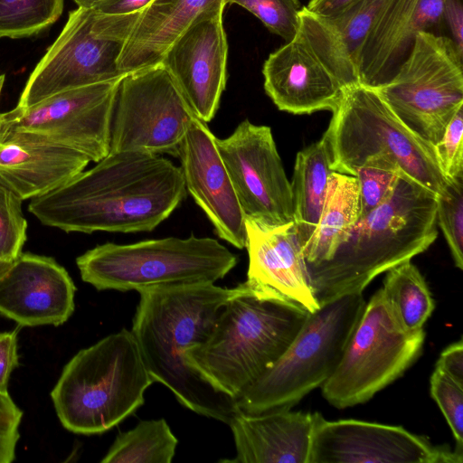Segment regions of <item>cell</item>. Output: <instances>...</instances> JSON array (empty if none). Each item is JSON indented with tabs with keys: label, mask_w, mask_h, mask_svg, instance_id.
Segmentation results:
<instances>
[{
	"label": "cell",
	"mask_w": 463,
	"mask_h": 463,
	"mask_svg": "<svg viewBox=\"0 0 463 463\" xmlns=\"http://www.w3.org/2000/svg\"><path fill=\"white\" fill-rule=\"evenodd\" d=\"M402 174L393 161L383 156L369 157L355 169L353 176L358 182L360 217L377 208L391 195Z\"/></svg>",
	"instance_id": "cell-31"
},
{
	"label": "cell",
	"mask_w": 463,
	"mask_h": 463,
	"mask_svg": "<svg viewBox=\"0 0 463 463\" xmlns=\"http://www.w3.org/2000/svg\"><path fill=\"white\" fill-rule=\"evenodd\" d=\"M18 364L17 331L0 333V392H8L11 373Z\"/></svg>",
	"instance_id": "cell-38"
},
{
	"label": "cell",
	"mask_w": 463,
	"mask_h": 463,
	"mask_svg": "<svg viewBox=\"0 0 463 463\" xmlns=\"http://www.w3.org/2000/svg\"><path fill=\"white\" fill-rule=\"evenodd\" d=\"M430 394L443 413L456 440V449L463 452V384L435 367L430 377Z\"/></svg>",
	"instance_id": "cell-35"
},
{
	"label": "cell",
	"mask_w": 463,
	"mask_h": 463,
	"mask_svg": "<svg viewBox=\"0 0 463 463\" xmlns=\"http://www.w3.org/2000/svg\"><path fill=\"white\" fill-rule=\"evenodd\" d=\"M23 200L0 182V258L14 261L26 241Z\"/></svg>",
	"instance_id": "cell-34"
},
{
	"label": "cell",
	"mask_w": 463,
	"mask_h": 463,
	"mask_svg": "<svg viewBox=\"0 0 463 463\" xmlns=\"http://www.w3.org/2000/svg\"><path fill=\"white\" fill-rule=\"evenodd\" d=\"M13 261H7L0 258V279L5 275L10 268Z\"/></svg>",
	"instance_id": "cell-44"
},
{
	"label": "cell",
	"mask_w": 463,
	"mask_h": 463,
	"mask_svg": "<svg viewBox=\"0 0 463 463\" xmlns=\"http://www.w3.org/2000/svg\"><path fill=\"white\" fill-rule=\"evenodd\" d=\"M332 113L324 134L329 143L334 172L354 175L366 159L383 156L436 195L448 184L433 146L402 123L375 89L361 83L345 89Z\"/></svg>",
	"instance_id": "cell-7"
},
{
	"label": "cell",
	"mask_w": 463,
	"mask_h": 463,
	"mask_svg": "<svg viewBox=\"0 0 463 463\" xmlns=\"http://www.w3.org/2000/svg\"><path fill=\"white\" fill-rule=\"evenodd\" d=\"M75 291L53 258L21 252L0 279V314L21 326H61L74 311Z\"/></svg>",
	"instance_id": "cell-18"
},
{
	"label": "cell",
	"mask_w": 463,
	"mask_h": 463,
	"mask_svg": "<svg viewBox=\"0 0 463 463\" xmlns=\"http://www.w3.org/2000/svg\"><path fill=\"white\" fill-rule=\"evenodd\" d=\"M5 74L0 75V95H1L2 89H3L4 83H5Z\"/></svg>",
	"instance_id": "cell-45"
},
{
	"label": "cell",
	"mask_w": 463,
	"mask_h": 463,
	"mask_svg": "<svg viewBox=\"0 0 463 463\" xmlns=\"http://www.w3.org/2000/svg\"><path fill=\"white\" fill-rule=\"evenodd\" d=\"M438 236L436 194L404 174L391 195L359 217L332 258L307 263L319 305L363 292L380 274L427 250Z\"/></svg>",
	"instance_id": "cell-3"
},
{
	"label": "cell",
	"mask_w": 463,
	"mask_h": 463,
	"mask_svg": "<svg viewBox=\"0 0 463 463\" xmlns=\"http://www.w3.org/2000/svg\"><path fill=\"white\" fill-rule=\"evenodd\" d=\"M456 382L463 384V342L462 339L449 345L440 354L436 366Z\"/></svg>",
	"instance_id": "cell-39"
},
{
	"label": "cell",
	"mask_w": 463,
	"mask_h": 463,
	"mask_svg": "<svg viewBox=\"0 0 463 463\" xmlns=\"http://www.w3.org/2000/svg\"><path fill=\"white\" fill-rule=\"evenodd\" d=\"M262 73L265 91L273 103L295 115L333 112L345 90L298 32L269 55Z\"/></svg>",
	"instance_id": "cell-20"
},
{
	"label": "cell",
	"mask_w": 463,
	"mask_h": 463,
	"mask_svg": "<svg viewBox=\"0 0 463 463\" xmlns=\"http://www.w3.org/2000/svg\"><path fill=\"white\" fill-rule=\"evenodd\" d=\"M225 0H152L140 13L119 56L122 74L156 65L186 30Z\"/></svg>",
	"instance_id": "cell-25"
},
{
	"label": "cell",
	"mask_w": 463,
	"mask_h": 463,
	"mask_svg": "<svg viewBox=\"0 0 463 463\" xmlns=\"http://www.w3.org/2000/svg\"><path fill=\"white\" fill-rule=\"evenodd\" d=\"M193 111L160 62L125 74L116 97L109 153L177 156Z\"/></svg>",
	"instance_id": "cell-13"
},
{
	"label": "cell",
	"mask_w": 463,
	"mask_h": 463,
	"mask_svg": "<svg viewBox=\"0 0 463 463\" xmlns=\"http://www.w3.org/2000/svg\"><path fill=\"white\" fill-rule=\"evenodd\" d=\"M238 258L217 240L191 234L131 244L107 242L76 259L81 279L98 290L129 291L223 279Z\"/></svg>",
	"instance_id": "cell-8"
},
{
	"label": "cell",
	"mask_w": 463,
	"mask_h": 463,
	"mask_svg": "<svg viewBox=\"0 0 463 463\" xmlns=\"http://www.w3.org/2000/svg\"><path fill=\"white\" fill-rule=\"evenodd\" d=\"M154 382L135 336L122 328L78 352L51 397L66 430L101 434L143 405L145 391Z\"/></svg>",
	"instance_id": "cell-5"
},
{
	"label": "cell",
	"mask_w": 463,
	"mask_h": 463,
	"mask_svg": "<svg viewBox=\"0 0 463 463\" xmlns=\"http://www.w3.org/2000/svg\"><path fill=\"white\" fill-rule=\"evenodd\" d=\"M216 137L195 116L180 143L177 157L187 192L204 212L215 233L241 250L246 246V216L218 152Z\"/></svg>",
	"instance_id": "cell-16"
},
{
	"label": "cell",
	"mask_w": 463,
	"mask_h": 463,
	"mask_svg": "<svg viewBox=\"0 0 463 463\" xmlns=\"http://www.w3.org/2000/svg\"><path fill=\"white\" fill-rule=\"evenodd\" d=\"M463 107L455 113L433 146L439 167L449 181L463 175Z\"/></svg>",
	"instance_id": "cell-36"
},
{
	"label": "cell",
	"mask_w": 463,
	"mask_h": 463,
	"mask_svg": "<svg viewBox=\"0 0 463 463\" xmlns=\"http://www.w3.org/2000/svg\"><path fill=\"white\" fill-rule=\"evenodd\" d=\"M122 77L52 95L0 113V138H24L72 149L95 163L110 150V132Z\"/></svg>",
	"instance_id": "cell-12"
},
{
	"label": "cell",
	"mask_w": 463,
	"mask_h": 463,
	"mask_svg": "<svg viewBox=\"0 0 463 463\" xmlns=\"http://www.w3.org/2000/svg\"><path fill=\"white\" fill-rule=\"evenodd\" d=\"M316 413L284 410L247 415L239 411L228 424L236 457L225 461L308 463Z\"/></svg>",
	"instance_id": "cell-23"
},
{
	"label": "cell",
	"mask_w": 463,
	"mask_h": 463,
	"mask_svg": "<svg viewBox=\"0 0 463 463\" xmlns=\"http://www.w3.org/2000/svg\"><path fill=\"white\" fill-rule=\"evenodd\" d=\"M22 417L23 411L9 393L0 392V463H11L15 458Z\"/></svg>",
	"instance_id": "cell-37"
},
{
	"label": "cell",
	"mask_w": 463,
	"mask_h": 463,
	"mask_svg": "<svg viewBox=\"0 0 463 463\" xmlns=\"http://www.w3.org/2000/svg\"><path fill=\"white\" fill-rule=\"evenodd\" d=\"M360 217V197L355 176L333 172L327 183L317 226L302 249L307 263L328 260L345 241Z\"/></svg>",
	"instance_id": "cell-27"
},
{
	"label": "cell",
	"mask_w": 463,
	"mask_h": 463,
	"mask_svg": "<svg viewBox=\"0 0 463 463\" xmlns=\"http://www.w3.org/2000/svg\"><path fill=\"white\" fill-rule=\"evenodd\" d=\"M177 444L165 419L141 420L116 437L101 462L170 463Z\"/></svg>",
	"instance_id": "cell-29"
},
{
	"label": "cell",
	"mask_w": 463,
	"mask_h": 463,
	"mask_svg": "<svg viewBox=\"0 0 463 463\" xmlns=\"http://www.w3.org/2000/svg\"><path fill=\"white\" fill-rule=\"evenodd\" d=\"M386 272L381 289L393 319L405 332L423 329L435 302L420 271L408 260Z\"/></svg>",
	"instance_id": "cell-28"
},
{
	"label": "cell",
	"mask_w": 463,
	"mask_h": 463,
	"mask_svg": "<svg viewBox=\"0 0 463 463\" xmlns=\"http://www.w3.org/2000/svg\"><path fill=\"white\" fill-rule=\"evenodd\" d=\"M424 338L423 329L405 332L397 325L380 288L365 303L339 364L322 384L324 398L339 409L369 401L413 364Z\"/></svg>",
	"instance_id": "cell-11"
},
{
	"label": "cell",
	"mask_w": 463,
	"mask_h": 463,
	"mask_svg": "<svg viewBox=\"0 0 463 463\" xmlns=\"http://www.w3.org/2000/svg\"><path fill=\"white\" fill-rule=\"evenodd\" d=\"M249 267L246 283L254 290L297 304L309 313L316 299L294 222L270 226L246 218Z\"/></svg>",
	"instance_id": "cell-19"
},
{
	"label": "cell",
	"mask_w": 463,
	"mask_h": 463,
	"mask_svg": "<svg viewBox=\"0 0 463 463\" xmlns=\"http://www.w3.org/2000/svg\"><path fill=\"white\" fill-rule=\"evenodd\" d=\"M391 0H356L340 14L323 17L304 6L298 33L344 89L358 84L359 58L366 37Z\"/></svg>",
	"instance_id": "cell-22"
},
{
	"label": "cell",
	"mask_w": 463,
	"mask_h": 463,
	"mask_svg": "<svg viewBox=\"0 0 463 463\" xmlns=\"http://www.w3.org/2000/svg\"><path fill=\"white\" fill-rule=\"evenodd\" d=\"M356 0H309L305 6L309 12L323 17L340 14Z\"/></svg>",
	"instance_id": "cell-42"
},
{
	"label": "cell",
	"mask_w": 463,
	"mask_h": 463,
	"mask_svg": "<svg viewBox=\"0 0 463 463\" xmlns=\"http://www.w3.org/2000/svg\"><path fill=\"white\" fill-rule=\"evenodd\" d=\"M463 452L433 445L401 426L358 420H327L319 413L308 463H462Z\"/></svg>",
	"instance_id": "cell-15"
},
{
	"label": "cell",
	"mask_w": 463,
	"mask_h": 463,
	"mask_svg": "<svg viewBox=\"0 0 463 463\" xmlns=\"http://www.w3.org/2000/svg\"><path fill=\"white\" fill-rule=\"evenodd\" d=\"M90 162L85 156L61 146L14 134L0 138V182L23 201L63 185Z\"/></svg>",
	"instance_id": "cell-24"
},
{
	"label": "cell",
	"mask_w": 463,
	"mask_h": 463,
	"mask_svg": "<svg viewBox=\"0 0 463 463\" xmlns=\"http://www.w3.org/2000/svg\"><path fill=\"white\" fill-rule=\"evenodd\" d=\"M332 155L325 134L296 156L291 184L293 222L303 249L313 235L324 205Z\"/></svg>",
	"instance_id": "cell-26"
},
{
	"label": "cell",
	"mask_w": 463,
	"mask_h": 463,
	"mask_svg": "<svg viewBox=\"0 0 463 463\" xmlns=\"http://www.w3.org/2000/svg\"><path fill=\"white\" fill-rule=\"evenodd\" d=\"M187 195L180 166L158 155L109 153L57 189L31 199L28 211L66 232H150Z\"/></svg>",
	"instance_id": "cell-1"
},
{
	"label": "cell",
	"mask_w": 463,
	"mask_h": 463,
	"mask_svg": "<svg viewBox=\"0 0 463 463\" xmlns=\"http://www.w3.org/2000/svg\"><path fill=\"white\" fill-rule=\"evenodd\" d=\"M215 144L246 218L270 226L293 222L291 184L270 128L245 119Z\"/></svg>",
	"instance_id": "cell-14"
},
{
	"label": "cell",
	"mask_w": 463,
	"mask_h": 463,
	"mask_svg": "<svg viewBox=\"0 0 463 463\" xmlns=\"http://www.w3.org/2000/svg\"><path fill=\"white\" fill-rule=\"evenodd\" d=\"M246 286L222 307L209 335L184 354L191 368L234 400L282 355L309 314Z\"/></svg>",
	"instance_id": "cell-4"
},
{
	"label": "cell",
	"mask_w": 463,
	"mask_h": 463,
	"mask_svg": "<svg viewBox=\"0 0 463 463\" xmlns=\"http://www.w3.org/2000/svg\"><path fill=\"white\" fill-rule=\"evenodd\" d=\"M211 282L153 285L138 288L132 334L155 380L192 411L229 424L239 412L235 400L219 391L185 360V352L210 334L222 307L243 293Z\"/></svg>",
	"instance_id": "cell-2"
},
{
	"label": "cell",
	"mask_w": 463,
	"mask_h": 463,
	"mask_svg": "<svg viewBox=\"0 0 463 463\" xmlns=\"http://www.w3.org/2000/svg\"><path fill=\"white\" fill-rule=\"evenodd\" d=\"M442 21L448 25L449 37L458 50L463 53V6L461 0H446Z\"/></svg>",
	"instance_id": "cell-40"
},
{
	"label": "cell",
	"mask_w": 463,
	"mask_h": 463,
	"mask_svg": "<svg viewBox=\"0 0 463 463\" xmlns=\"http://www.w3.org/2000/svg\"><path fill=\"white\" fill-rule=\"evenodd\" d=\"M365 306L363 292L333 298L309 313L282 355L236 399L240 412L290 410L335 370Z\"/></svg>",
	"instance_id": "cell-6"
},
{
	"label": "cell",
	"mask_w": 463,
	"mask_h": 463,
	"mask_svg": "<svg viewBox=\"0 0 463 463\" xmlns=\"http://www.w3.org/2000/svg\"><path fill=\"white\" fill-rule=\"evenodd\" d=\"M463 175L449 180L436 195V221L449 248L455 266L463 269Z\"/></svg>",
	"instance_id": "cell-32"
},
{
	"label": "cell",
	"mask_w": 463,
	"mask_h": 463,
	"mask_svg": "<svg viewBox=\"0 0 463 463\" xmlns=\"http://www.w3.org/2000/svg\"><path fill=\"white\" fill-rule=\"evenodd\" d=\"M78 7L92 8L101 0H73Z\"/></svg>",
	"instance_id": "cell-43"
},
{
	"label": "cell",
	"mask_w": 463,
	"mask_h": 463,
	"mask_svg": "<svg viewBox=\"0 0 463 463\" xmlns=\"http://www.w3.org/2000/svg\"><path fill=\"white\" fill-rule=\"evenodd\" d=\"M64 0H0V38L37 35L62 14Z\"/></svg>",
	"instance_id": "cell-30"
},
{
	"label": "cell",
	"mask_w": 463,
	"mask_h": 463,
	"mask_svg": "<svg viewBox=\"0 0 463 463\" xmlns=\"http://www.w3.org/2000/svg\"><path fill=\"white\" fill-rule=\"evenodd\" d=\"M141 11L107 14L78 7L70 12L61 33L29 76L17 106L123 77L118 61Z\"/></svg>",
	"instance_id": "cell-9"
},
{
	"label": "cell",
	"mask_w": 463,
	"mask_h": 463,
	"mask_svg": "<svg viewBox=\"0 0 463 463\" xmlns=\"http://www.w3.org/2000/svg\"><path fill=\"white\" fill-rule=\"evenodd\" d=\"M373 89L402 123L434 146L463 107V53L449 37L420 32L391 80Z\"/></svg>",
	"instance_id": "cell-10"
},
{
	"label": "cell",
	"mask_w": 463,
	"mask_h": 463,
	"mask_svg": "<svg viewBox=\"0 0 463 463\" xmlns=\"http://www.w3.org/2000/svg\"><path fill=\"white\" fill-rule=\"evenodd\" d=\"M222 11L197 19L162 61L194 115L205 123L214 118L226 84L228 45Z\"/></svg>",
	"instance_id": "cell-17"
},
{
	"label": "cell",
	"mask_w": 463,
	"mask_h": 463,
	"mask_svg": "<svg viewBox=\"0 0 463 463\" xmlns=\"http://www.w3.org/2000/svg\"><path fill=\"white\" fill-rule=\"evenodd\" d=\"M225 3L244 7L286 42L298 32L302 8L298 0H225Z\"/></svg>",
	"instance_id": "cell-33"
},
{
	"label": "cell",
	"mask_w": 463,
	"mask_h": 463,
	"mask_svg": "<svg viewBox=\"0 0 463 463\" xmlns=\"http://www.w3.org/2000/svg\"><path fill=\"white\" fill-rule=\"evenodd\" d=\"M152 0H101L95 10L107 14H128L143 10Z\"/></svg>",
	"instance_id": "cell-41"
},
{
	"label": "cell",
	"mask_w": 463,
	"mask_h": 463,
	"mask_svg": "<svg viewBox=\"0 0 463 463\" xmlns=\"http://www.w3.org/2000/svg\"><path fill=\"white\" fill-rule=\"evenodd\" d=\"M446 0H391L363 45L359 82L377 88L394 75L417 34L442 22Z\"/></svg>",
	"instance_id": "cell-21"
}]
</instances>
